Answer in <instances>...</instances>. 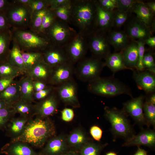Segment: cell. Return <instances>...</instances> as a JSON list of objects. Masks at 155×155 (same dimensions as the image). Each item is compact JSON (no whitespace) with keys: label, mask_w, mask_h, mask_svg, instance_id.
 Wrapping results in <instances>:
<instances>
[{"label":"cell","mask_w":155,"mask_h":155,"mask_svg":"<svg viewBox=\"0 0 155 155\" xmlns=\"http://www.w3.org/2000/svg\"><path fill=\"white\" fill-rule=\"evenodd\" d=\"M136 41L138 44V61L136 69L139 71L145 70L143 64V60L145 53V45L144 40H137Z\"/></svg>","instance_id":"44"},{"label":"cell","mask_w":155,"mask_h":155,"mask_svg":"<svg viewBox=\"0 0 155 155\" xmlns=\"http://www.w3.org/2000/svg\"><path fill=\"white\" fill-rule=\"evenodd\" d=\"M105 155H117L115 152L113 151H110L106 153Z\"/></svg>","instance_id":"61"},{"label":"cell","mask_w":155,"mask_h":155,"mask_svg":"<svg viewBox=\"0 0 155 155\" xmlns=\"http://www.w3.org/2000/svg\"><path fill=\"white\" fill-rule=\"evenodd\" d=\"M107 33L97 30L86 36L88 49L92 57L102 60L111 53Z\"/></svg>","instance_id":"9"},{"label":"cell","mask_w":155,"mask_h":155,"mask_svg":"<svg viewBox=\"0 0 155 155\" xmlns=\"http://www.w3.org/2000/svg\"><path fill=\"white\" fill-rule=\"evenodd\" d=\"M131 14L116 9L114 11L113 27L119 28L126 22Z\"/></svg>","instance_id":"41"},{"label":"cell","mask_w":155,"mask_h":155,"mask_svg":"<svg viewBox=\"0 0 155 155\" xmlns=\"http://www.w3.org/2000/svg\"><path fill=\"white\" fill-rule=\"evenodd\" d=\"M55 86L49 85L44 89L38 92H34L33 95L34 100L39 102L41 101L51 95L55 91Z\"/></svg>","instance_id":"43"},{"label":"cell","mask_w":155,"mask_h":155,"mask_svg":"<svg viewBox=\"0 0 155 155\" xmlns=\"http://www.w3.org/2000/svg\"><path fill=\"white\" fill-rule=\"evenodd\" d=\"M144 42L145 44L154 49L155 47V36L150 37L144 40Z\"/></svg>","instance_id":"55"},{"label":"cell","mask_w":155,"mask_h":155,"mask_svg":"<svg viewBox=\"0 0 155 155\" xmlns=\"http://www.w3.org/2000/svg\"><path fill=\"white\" fill-rule=\"evenodd\" d=\"M32 13L44 9H49V4L48 0H32L29 5Z\"/></svg>","instance_id":"46"},{"label":"cell","mask_w":155,"mask_h":155,"mask_svg":"<svg viewBox=\"0 0 155 155\" xmlns=\"http://www.w3.org/2000/svg\"><path fill=\"white\" fill-rule=\"evenodd\" d=\"M57 155H75V154L73 153H67L63 154H60Z\"/></svg>","instance_id":"62"},{"label":"cell","mask_w":155,"mask_h":155,"mask_svg":"<svg viewBox=\"0 0 155 155\" xmlns=\"http://www.w3.org/2000/svg\"><path fill=\"white\" fill-rule=\"evenodd\" d=\"M107 32L109 43L113 46L116 51H120L123 50L131 40L124 31H109Z\"/></svg>","instance_id":"23"},{"label":"cell","mask_w":155,"mask_h":155,"mask_svg":"<svg viewBox=\"0 0 155 155\" xmlns=\"http://www.w3.org/2000/svg\"><path fill=\"white\" fill-rule=\"evenodd\" d=\"M20 99L19 80H14L5 90L0 93V100L12 105Z\"/></svg>","instance_id":"25"},{"label":"cell","mask_w":155,"mask_h":155,"mask_svg":"<svg viewBox=\"0 0 155 155\" xmlns=\"http://www.w3.org/2000/svg\"><path fill=\"white\" fill-rule=\"evenodd\" d=\"M131 40H144L152 36L153 32L151 28L136 16L131 18L124 31Z\"/></svg>","instance_id":"13"},{"label":"cell","mask_w":155,"mask_h":155,"mask_svg":"<svg viewBox=\"0 0 155 155\" xmlns=\"http://www.w3.org/2000/svg\"><path fill=\"white\" fill-rule=\"evenodd\" d=\"M66 147V140L65 137L62 136H59L49 141L43 152L48 155H57L64 151Z\"/></svg>","instance_id":"28"},{"label":"cell","mask_w":155,"mask_h":155,"mask_svg":"<svg viewBox=\"0 0 155 155\" xmlns=\"http://www.w3.org/2000/svg\"><path fill=\"white\" fill-rule=\"evenodd\" d=\"M22 54L24 63L25 73L43 59L42 52H26L22 51Z\"/></svg>","instance_id":"33"},{"label":"cell","mask_w":155,"mask_h":155,"mask_svg":"<svg viewBox=\"0 0 155 155\" xmlns=\"http://www.w3.org/2000/svg\"><path fill=\"white\" fill-rule=\"evenodd\" d=\"M74 75L79 80L88 83L100 77L105 67L102 59L93 57H84L77 63Z\"/></svg>","instance_id":"6"},{"label":"cell","mask_w":155,"mask_h":155,"mask_svg":"<svg viewBox=\"0 0 155 155\" xmlns=\"http://www.w3.org/2000/svg\"><path fill=\"white\" fill-rule=\"evenodd\" d=\"M16 2H17L18 3L25 5H29V4L32 1V0H18L16 1Z\"/></svg>","instance_id":"59"},{"label":"cell","mask_w":155,"mask_h":155,"mask_svg":"<svg viewBox=\"0 0 155 155\" xmlns=\"http://www.w3.org/2000/svg\"><path fill=\"white\" fill-rule=\"evenodd\" d=\"M131 12L135 13L138 18L151 28L155 22L154 14L142 1L137 0L132 7Z\"/></svg>","instance_id":"22"},{"label":"cell","mask_w":155,"mask_h":155,"mask_svg":"<svg viewBox=\"0 0 155 155\" xmlns=\"http://www.w3.org/2000/svg\"><path fill=\"white\" fill-rule=\"evenodd\" d=\"M61 118L63 120L66 122L71 121L74 117L73 110L70 108H65L61 112Z\"/></svg>","instance_id":"50"},{"label":"cell","mask_w":155,"mask_h":155,"mask_svg":"<svg viewBox=\"0 0 155 155\" xmlns=\"http://www.w3.org/2000/svg\"><path fill=\"white\" fill-rule=\"evenodd\" d=\"M108 145L107 143L101 144L92 142H87L82 148L80 155H100L102 150Z\"/></svg>","instance_id":"37"},{"label":"cell","mask_w":155,"mask_h":155,"mask_svg":"<svg viewBox=\"0 0 155 155\" xmlns=\"http://www.w3.org/2000/svg\"><path fill=\"white\" fill-rule=\"evenodd\" d=\"M9 3L5 11V15L11 27L22 29L30 25L32 12L28 5L19 3Z\"/></svg>","instance_id":"8"},{"label":"cell","mask_w":155,"mask_h":155,"mask_svg":"<svg viewBox=\"0 0 155 155\" xmlns=\"http://www.w3.org/2000/svg\"><path fill=\"white\" fill-rule=\"evenodd\" d=\"M46 118L38 117L28 121L22 132L13 138L11 143H28L37 147L43 146L47 140L55 133L54 124Z\"/></svg>","instance_id":"1"},{"label":"cell","mask_w":155,"mask_h":155,"mask_svg":"<svg viewBox=\"0 0 155 155\" xmlns=\"http://www.w3.org/2000/svg\"><path fill=\"white\" fill-rule=\"evenodd\" d=\"M104 109V116L111 125L110 130L114 141L118 138L126 141L134 136L135 132L133 126L122 109L108 106H105Z\"/></svg>","instance_id":"3"},{"label":"cell","mask_w":155,"mask_h":155,"mask_svg":"<svg viewBox=\"0 0 155 155\" xmlns=\"http://www.w3.org/2000/svg\"><path fill=\"white\" fill-rule=\"evenodd\" d=\"M95 31L108 32L113 27L114 11H108L102 9L96 0Z\"/></svg>","instance_id":"19"},{"label":"cell","mask_w":155,"mask_h":155,"mask_svg":"<svg viewBox=\"0 0 155 155\" xmlns=\"http://www.w3.org/2000/svg\"><path fill=\"white\" fill-rule=\"evenodd\" d=\"M57 18L53 11L49 9L43 17L41 26L38 32L44 33L46 30L53 24Z\"/></svg>","instance_id":"40"},{"label":"cell","mask_w":155,"mask_h":155,"mask_svg":"<svg viewBox=\"0 0 155 155\" xmlns=\"http://www.w3.org/2000/svg\"><path fill=\"white\" fill-rule=\"evenodd\" d=\"M87 89L91 93L102 97H112L125 94L133 97L129 87L116 78L114 75L109 77H100L88 82Z\"/></svg>","instance_id":"4"},{"label":"cell","mask_w":155,"mask_h":155,"mask_svg":"<svg viewBox=\"0 0 155 155\" xmlns=\"http://www.w3.org/2000/svg\"><path fill=\"white\" fill-rule=\"evenodd\" d=\"M132 71V78L139 89L144 91L146 95L155 92V74L145 70L133 69Z\"/></svg>","instance_id":"16"},{"label":"cell","mask_w":155,"mask_h":155,"mask_svg":"<svg viewBox=\"0 0 155 155\" xmlns=\"http://www.w3.org/2000/svg\"><path fill=\"white\" fill-rule=\"evenodd\" d=\"M9 3L7 0H0V12H5Z\"/></svg>","instance_id":"56"},{"label":"cell","mask_w":155,"mask_h":155,"mask_svg":"<svg viewBox=\"0 0 155 155\" xmlns=\"http://www.w3.org/2000/svg\"><path fill=\"white\" fill-rule=\"evenodd\" d=\"M145 100L143 111L147 126L149 127L150 126H152L155 129V104L151 103L145 99Z\"/></svg>","instance_id":"35"},{"label":"cell","mask_w":155,"mask_h":155,"mask_svg":"<svg viewBox=\"0 0 155 155\" xmlns=\"http://www.w3.org/2000/svg\"><path fill=\"white\" fill-rule=\"evenodd\" d=\"M11 27L5 12H0V30L10 29Z\"/></svg>","instance_id":"51"},{"label":"cell","mask_w":155,"mask_h":155,"mask_svg":"<svg viewBox=\"0 0 155 155\" xmlns=\"http://www.w3.org/2000/svg\"><path fill=\"white\" fill-rule=\"evenodd\" d=\"M49 9H44L32 13L30 25L34 31L38 32L43 18Z\"/></svg>","instance_id":"39"},{"label":"cell","mask_w":155,"mask_h":155,"mask_svg":"<svg viewBox=\"0 0 155 155\" xmlns=\"http://www.w3.org/2000/svg\"><path fill=\"white\" fill-rule=\"evenodd\" d=\"M24 74L23 71L11 65L7 61L0 64V78H11L14 79Z\"/></svg>","instance_id":"32"},{"label":"cell","mask_w":155,"mask_h":155,"mask_svg":"<svg viewBox=\"0 0 155 155\" xmlns=\"http://www.w3.org/2000/svg\"><path fill=\"white\" fill-rule=\"evenodd\" d=\"M13 143L4 146L1 150V153L7 155H37L26 143L19 142Z\"/></svg>","instance_id":"26"},{"label":"cell","mask_w":155,"mask_h":155,"mask_svg":"<svg viewBox=\"0 0 155 155\" xmlns=\"http://www.w3.org/2000/svg\"><path fill=\"white\" fill-rule=\"evenodd\" d=\"M100 6L104 10L113 11L117 9V0H98Z\"/></svg>","instance_id":"48"},{"label":"cell","mask_w":155,"mask_h":155,"mask_svg":"<svg viewBox=\"0 0 155 155\" xmlns=\"http://www.w3.org/2000/svg\"><path fill=\"white\" fill-rule=\"evenodd\" d=\"M55 92L59 100L74 108L80 107L78 98V86L74 78L55 86Z\"/></svg>","instance_id":"10"},{"label":"cell","mask_w":155,"mask_h":155,"mask_svg":"<svg viewBox=\"0 0 155 155\" xmlns=\"http://www.w3.org/2000/svg\"><path fill=\"white\" fill-rule=\"evenodd\" d=\"M125 64L129 69H136L138 61V49L136 40H131L122 51Z\"/></svg>","instance_id":"21"},{"label":"cell","mask_w":155,"mask_h":155,"mask_svg":"<svg viewBox=\"0 0 155 155\" xmlns=\"http://www.w3.org/2000/svg\"><path fill=\"white\" fill-rule=\"evenodd\" d=\"M12 105L0 109V128L4 127L9 119L16 113Z\"/></svg>","instance_id":"42"},{"label":"cell","mask_w":155,"mask_h":155,"mask_svg":"<svg viewBox=\"0 0 155 155\" xmlns=\"http://www.w3.org/2000/svg\"><path fill=\"white\" fill-rule=\"evenodd\" d=\"M52 71V68L43 59L24 75L30 77L33 80L41 81L48 84Z\"/></svg>","instance_id":"20"},{"label":"cell","mask_w":155,"mask_h":155,"mask_svg":"<svg viewBox=\"0 0 155 155\" xmlns=\"http://www.w3.org/2000/svg\"><path fill=\"white\" fill-rule=\"evenodd\" d=\"M59 100L55 90L49 96L35 105V115L46 118L56 113L58 110Z\"/></svg>","instance_id":"17"},{"label":"cell","mask_w":155,"mask_h":155,"mask_svg":"<svg viewBox=\"0 0 155 155\" xmlns=\"http://www.w3.org/2000/svg\"><path fill=\"white\" fill-rule=\"evenodd\" d=\"M71 0L61 5L52 10L56 18L64 22L71 24Z\"/></svg>","instance_id":"34"},{"label":"cell","mask_w":155,"mask_h":155,"mask_svg":"<svg viewBox=\"0 0 155 155\" xmlns=\"http://www.w3.org/2000/svg\"><path fill=\"white\" fill-rule=\"evenodd\" d=\"M11 31L12 40L22 52H42L51 44L43 33L14 28Z\"/></svg>","instance_id":"5"},{"label":"cell","mask_w":155,"mask_h":155,"mask_svg":"<svg viewBox=\"0 0 155 155\" xmlns=\"http://www.w3.org/2000/svg\"><path fill=\"white\" fill-rule=\"evenodd\" d=\"M136 1L135 0H117V9L131 14L132 7Z\"/></svg>","instance_id":"45"},{"label":"cell","mask_w":155,"mask_h":155,"mask_svg":"<svg viewBox=\"0 0 155 155\" xmlns=\"http://www.w3.org/2000/svg\"><path fill=\"white\" fill-rule=\"evenodd\" d=\"M14 79L11 78H0V93L11 85L14 81Z\"/></svg>","instance_id":"52"},{"label":"cell","mask_w":155,"mask_h":155,"mask_svg":"<svg viewBox=\"0 0 155 155\" xmlns=\"http://www.w3.org/2000/svg\"><path fill=\"white\" fill-rule=\"evenodd\" d=\"M90 133L92 137L95 140L100 141L102 138V131L98 126L93 125L90 129Z\"/></svg>","instance_id":"49"},{"label":"cell","mask_w":155,"mask_h":155,"mask_svg":"<svg viewBox=\"0 0 155 155\" xmlns=\"http://www.w3.org/2000/svg\"><path fill=\"white\" fill-rule=\"evenodd\" d=\"M65 48L70 61L75 65L85 57L88 50L86 36L77 32Z\"/></svg>","instance_id":"11"},{"label":"cell","mask_w":155,"mask_h":155,"mask_svg":"<svg viewBox=\"0 0 155 155\" xmlns=\"http://www.w3.org/2000/svg\"><path fill=\"white\" fill-rule=\"evenodd\" d=\"M28 118L22 117L11 120L9 126V131L17 136L21 133L28 122Z\"/></svg>","instance_id":"38"},{"label":"cell","mask_w":155,"mask_h":155,"mask_svg":"<svg viewBox=\"0 0 155 155\" xmlns=\"http://www.w3.org/2000/svg\"><path fill=\"white\" fill-rule=\"evenodd\" d=\"M7 61L11 65L23 71L25 73V69L22 51L17 44L14 41L10 49Z\"/></svg>","instance_id":"30"},{"label":"cell","mask_w":155,"mask_h":155,"mask_svg":"<svg viewBox=\"0 0 155 155\" xmlns=\"http://www.w3.org/2000/svg\"><path fill=\"white\" fill-rule=\"evenodd\" d=\"M143 64L145 70L155 68V63L153 54L151 51L145 53Z\"/></svg>","instance_id":"47"},{"label":"cell","mask_w":155,"mask_h":155,"mask_svg":"<svg viewBox=\"0 0 155 155\" xmlns=\"http://www.w3.org/2000/svg\"><path fill=\"white\" fill-rule=\"evenodd\" d=\"M19 80L20 86V99L32 103L34 101L33 80L30 77L24 75Z\"/></svg>","instance_id":"29"},{"label":"cell","mask_w":155,"mask_h":155,"mask_svg":"<svg viewBox=\"0 0 155 155\" xmlns=\"http://www.w3.org/2000/svg\"><path fill=\"white\" fill-rule=\"evenodd\" d=\"M74 65L71 62H69L52 68L48 84L56 86L73 78L75 69Z\"/></svg>","instance_id":"14"},{"label":"cell","mask_w":155,"mask_h":155,"mask_svg":"<svg viewBox=\"0 0 155 155\" xmlns=\"http://www.w3.org/2000/svg\"><path fill=\"white\" fill-rule=\"evenodd\" d=\"M49 85L47 83L42 81L38 80L33 81V86L34 92L40 91Z\"/></svg>","instance_id":"53"},{"label":"cell","mask_w":155,"mask_h":155,"mask_svg":"<svg viewBox=\"0 0 155 155\" xmlns=\"http://www.w3.org/2000/svg\"><path fill=\"white\" fill-rule=\"evenodd\" d=\"M145 96L141 94L139 96L133 97L123 104L122 111L128 117L130 116L135 124L142 128L144 125L147 126L143 111Z\"/></svg>","instance_id":"12"},{"label":"cell","mask_w":155,"mask_h":155,"mask_svg":"<svg viewBox=\"0 0 155 155\" xmlns=\"http://www.w3.org/2000/svg\"><path fill=\"white\" fill-rule=\"evenodd\" d=\"M143 146L151 148L155 147V129L150 128L142 129V131L130 140L125 141L122 146L130 147L136 146L137 147Z\"/></svg>","instance_id":"18"},{"label":"cell","mask_w":155,"mask_h":155,"mask_svg":"<svg viewBox=\"0 0 155 155\" xmlns=\"http://www.w3.org/2000/svg\"><path fill=\"white\" fill-rule=\"evenodd\" d=\"M96 10V0H71V23L78 32L87 36L95 31Z\"/></svg>","instance_id":"2"},{"label":"cell","mask_w":155,"mask_h":155,"mask_svg":"<svg viewBox=\"0 0 155 155\" xmlns=\"http://www.w3.org/2000/svg\"><path fill=\"white\" fill-rule=\"evenodd\" d=\"M49 4V9L53 10L61 5L67 2L68 0H48Z\"/></svg>","instance_id":"54"},{"label":"cell","mask_w":155,"mask_h":155,"mask_svg":"<svg viewBox=\"0 0 155 155\" xmlns=\"http://www.w3.org/2000/svg\"><path fill=\"white\" fill-rule=\"evenodd\" d=\"M9 105H9L4 101L0 100V109Z\"/></svg>","instance_id":"60"},{"label":"cell","mask_w":155,"mask_h":155,"mask_svg":"<svg viewBox=\"0 0 155 155\" xmlns=\"http://www.w3.org/2000/svg\"><path fill=\"white\" fill-rule=\"evenodd\" d=\"M138 149L133 155H148L147 152L143 149L138 147Z\"/></svg>","instance_id":"58"},{"label":"cell","mask_w":155,"mask_h":155,"mask_svg":"<svg viewBox=\"0 0 155 155\" xmlns=\"http://www.w3.org/2000/svg\"><path fill=\"white\" fill-rule=\"evenodd\" d=\"M145 4L148 8L155 14V2L154 1L149 2Z\"/></svg>","instance_id":"57"},{"label":"cell","mask_w":155,"mask_h":155,"mask_svg":"<svg viewBox=\"0 0 155 155\" xmlns=\"http://www.w3.org/2000/svg\"><path fill=\"white\" fill-rule=\"evenodd\" d=\"M42 53L44 61L52 68L70 62L65 47L51 44Z\"/></svg>","instance_id":"15"},{"label":"cell","mask_w":155,"mask_h":155,"mask_svg":"<svg viewBox=\"0 0 155 155\" xmlns=\"http://www.w3.org/2000/svg\"><path fill=\"white\" fill-rule=\"evenodd\" d=\"M15 113H19L22 117L28 118L35 115V105L20 99L12 105Z\"/></svg>","instance_id":"31"},{"label":"cell","mask_w":155,"mask_h":155,"mask_svg":"<svg viewBox=\"0 0 155 155\" xmlns=\"http://www.w3.org/2000/svg\"><path fill=\"white\" fill-rule=\"evenodd\" d=\"M77 33L69 24L57 18L44 34L51 44L65 47Z\"/></svg>","instance_id":"7"},{"label":"cell","mask_w":155,"mask_h":155,"mask_svg":"<svg viewBox=\"0 0 155 155\" xmlns=\"http://www.w3.org/2000/svg\"><path fill=\"white\" fill-rule=\"evenodd\" d=\"M104 66L108 67L113 73L125 69H129L125 65L122 51L111 53L104 59Z\"/></svg>","instance_id":"24"},{"label":"cell","mask_w":155,"mask_h":155,"mask_svg":"<svg viewBox=\"0 0 155 155\" xmlns=\"http://www.w3.org/2000/svg\"><path fill=\"white\" fill-rule=\"evenodd\" d=\"M87 141L86 135L79 129H76L73 131L69 135L67 139L68 143L75 146H84L87 143Z\"/></svg>","instance_id":"36"},{"label":"cell","mask_w":155,"mask_h":155,"mask_svg":"<svg viewBox=\"0 0 155 155\" xmlns=\"http://www.w3.org/2000/svg\"><path fill=\"white\" fill-rule=\"evenodd\" d=\"M12 40L10 29L0 30V64L7 61L10 50V44Z\"/></svg>","instance_id":"27"}]
</instances>
